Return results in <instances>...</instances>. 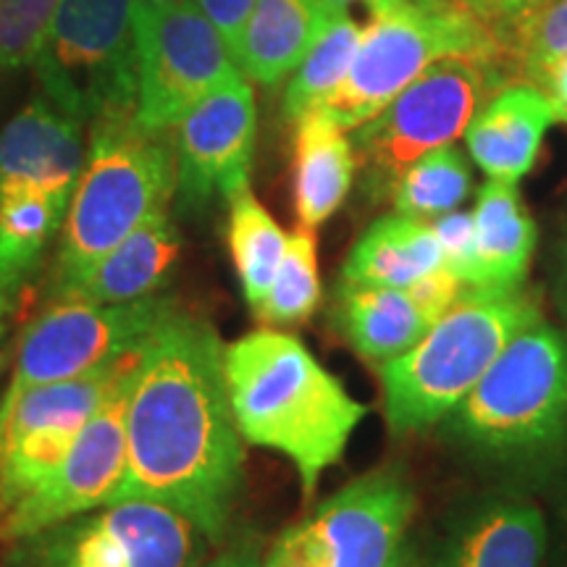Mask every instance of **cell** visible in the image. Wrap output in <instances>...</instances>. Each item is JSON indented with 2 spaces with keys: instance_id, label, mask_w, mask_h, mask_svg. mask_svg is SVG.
<instances>
[{
  "instance_id": "cell-1",
  "label": "cell",
  "mask_w": 567,
  "mask_h": 567,
  "mask_svg": "<svg viewBox=\"0 0 567 567\" xmlns=\"http://www.w3.org/2000/svg\"><path fill=\"white\" fill-rule=\"evenodd\" d=\"M221 337L179 308L147 337L126 405L118 499L158 502L221 544L245 484V450Z\"/></svg>"
},
{
  "instance_id": "cell-2",
  "label": "cell",
  "mask_w": 567,
  "mask_h": 567,
  "mask_svg": "<svg viewBox=\"0 0 567 567\" xmlns=\"http://www.w3.org/2000/svg\"><path fill=\"white\" fill-rule=\"evenodd\" d=\"M439 425L507 492L555 488L567 471V331L544 318L526 326Z\"/></svg>"
},
{
  "instance_id": "cell-3",
  "label": "cell",
  "mask_w": 567,
  "mask_h": 567,
  "mask_svg": "<svg viewBox=\"0 0 567 567\" xmlns=\"http://www.w3.org/2000/svg\"><path fill=\"white\" fill-rule=\"evenodd\" d=\"M224 368L239 436L287 457L302 494H313L323 473L344 457L368 408L287 331L239 337L224 350Z\"/></svg>"
},
{
  "instance_id": "cell-4",
  "label": "cell",
  "mask_w": 567,
  "mask_h": 567,
  "mask_svg": "<svg viewBox=\"0 0 567 567\" xmlns=\"http://www.w3.org/2000/svg\"><path fill=\"white\" fill-rule=\"evenodd\" d=\"M538 318L542 305L526 287H467L421 342L379 365L389 431L410 436L442 423L505 347Z\"/></svg>"
},
{
  "instance_id": "cell-5",
  "label": "cell",
  "mask_w": 567,
  "mask_h": 567,
  "mask_svg": "<svg viewBox=\"0 0 567 567\" xmlns=\"http://www.w3.org/2000/svg\"><path fill=\"white\" fill-rule=\"evenodd\" d=\"M176 195L174 132H147L134 113L92 122L90 153L61 226L51 292L59 295Z\"/></svg>"
},
{
  "instance_id": "cell-6",
  "label": "cell",
  "mask_w": 567,
  "mask_h": 567,
  "mask_svg": "<svg viewBox=\"0 0 567 567\" xmlns=\"http://www.w3.org/2000/svg\"><path fill=\"white\" fill-rule=\"evenodd\" d=\"M492 24L460 0H394L371 11L344 82L313 111L352 132L439 61L494 63Z\"/></svg>"
},
{
  "instance_id": "cell-7",
  "label": "cell",
  "mask_w": 567,
  "mask_h": 567,
  "mask_svg": "<svg viewBox=\"0 0 567 567\" xmlns=\"http://www.w3.org/2000/svg\"><path fill=\"white\" fill-rule=\"evenodd\" d=\"M34 71L42 95L80 124L134 113V0H61Z\"/></svg>"
},
{
  "instance_id": "cell-8",
  "label": "cell",
  "mask_w": 567,
  "mask_h": 567,
  "mask_svg": "<svg viewBox=\"0 0 567 567\" xmlns=\"http://www.w3.org/2000/svg\"><path fill=\"white\" fill-rule=\"evenodd\" d=\"M492 63L446 59L425 69L371 122L352 130L365 193L392 197L400 176L417 158L463 137L494 90Z\"/></svg>"
},
{
  "instance_id": "cell-9",
  "label": "cell",
  "mask_w": 567,
  "mask_h": 567,
  "mask_svg": "<svg viewBox=\"0 0 567 567\" xmlns=\"http://www.w3.org/2000/svg\"><path fill=\"white\" fill-rule=\"evenodd\" d=\"M210 544L172 507L118 499L17 538L6 567H200Z\"/></svg>"
},
{
  "instance_id": "cell-10",
  "label": "cell",
  "mask_w": 567,
  "mask_h": 567,
  "mask_svg": "<svg viewBox=\"0 0 567 567\" xmlns=\"http://www.w3.org/2000/svg\"><path fill=\"white\" fill-rule=\"evenodd\" d=\"M137 101L134 122L147 132H174L203 97L239 80L234 51L193 0L134 3Z\"/></svg>"
},
{
  "instance_id": "cell-11",
  "label": "cell",
  "mask_w": 567,
  "mask_h": 567,
  "mask_svg": "<svg viewBox=\"0 0 567 567\" xmlns=\"http://www.w3.org/2000/svg\"><path fill=\"white\" fill-rule=\"evenodd\" d=\"M172 310L176 302L166 295L118 305L55 297L21 334L6 394L80 379L118 363L145 344Z\"/></svg>"
},
{
  "instance_id": "cell-12",
  "label": "cell",
  "mask_w": 567,
  "mask_h": 567,
  "mask_svg": "<svg viewBox=\"0 0 567 567\" xmlns=\"http://www.w3.org/2000/svg\"><path fill=\"white\" fill-rule=\"evenodd\" d=\"M145 347V344H142ZM137 350L109 368L3 394L0 400V515L17 507L59 471L84 423L122 375L140 360Z\"/></svg>"
},
{
  "instance_id": "cell-13",
  "label": "cell",
  "mask_w": 567,
  "mask_h": 567,
  "mask_svg": "<svg viewBox=\"0 0 567 567\" xmlns=\"http://www.w3.org/2000/svg\"><path fill=\"white\" fill-rule=\"evenodd\" d=\"M137 363L113 384L101 408L84 423L59 471L3 515V538L17 542L53 523L116 502L126 476V405Z\"/></svg>"
},
{
  "instance_id": "cell-14",
  "label": "cell",
  "mask_w": 567,
  "mask_h": 567,
  "mask_svg": "<svg viewBox=\"0 0 567 567\" xmlns=\"http://www.w3.org/2000/svg\"><path fill=\"white\" fill-rule=\"evenodd\" d=\"M417 509L405 465L375 467L302 520L323 567H392Z\"/></svg>"
},
{
  "instance_id": "cell-15",
  "label": "cell",
  "mask_w": 567,
  "mask_h": 567,
  "mask_svg": "<svg viewBox=\"0 0 567 567\" xmlns=\"http://www.w3.org/2000/svg\"><path fill=\"white\" fill-rule=\"evenodd\" d=\"M258 111L247 76L203 97L176 124V197L182 210H203L250 187Z\"/></svg>"
},
{
  "instance_id": "cell-16",
  "label": "cell",
  "mask_w": 567,
  "mask_h": 567,
  "mask_svg": "<svg viewBox=\"0 0 567 567\" xmlns=\"http://www.w3.org/2000/svg\"><path fill=\"white\" fill-rule=\"evenodd\" d=\"M549 523L526 494H486L446 520L431 567H547Z\"/></svg>"
},
{
  "instance_id": "cell-17",
  "label": "cell",
  "mask_w": 567,
  "mask_h": 567,
  "mask_svg": "<svg viewBox=\"0 0 567 567\" xmlns=\"http://www.w3.org/2000/svg\"><path fill=\"white\" fill-rule=\"evenodd\" d=\"M82 166V124L45 95L0 132V195L32 189L69 203Z\"/></svg>"
},
{
  "instance_id": "cell-18",
  "label": "cell",
  "mask_w": 567,
  "mask_h": 567,
  "mask_svg": "<svg viewBox=\"0 0 567 567\" xmlns=\"http://www.w3.org/2000/svg\"><path fill=\"white\" fill-rule=\"evenodd\" d=\"M559 124L547 92L515 84L494 92L465 130L467 153L488 179L517 184L542 153L544 137Z\"/></svg>"
},
{
  "instance_id": "cell-19",
  "label": "cell",
  "mask_w": 567,
  "mask_h": 567,
  "mask_svg": "<svg viewBox=\"0 0 567 567\" xmlns=\"http://www.w3.org/2000/svg\"><path fill=\"white\" fill-rule=\"evenodd\" d=\"M179 229L163 208L142 221L124 243L105 252L90 271L53 295V300L71 297V300L118 305L161 295V287L179 260Z\"/></svg>"
},
{
  "instance_id": "cell-20",
  "label": "cell",
  "mask_w": 567,
  "mask_h": 567,
  "mask_svg": "<svg viewBox=\"0 0 567 567\" xmlns=\"http://www.w3.org/2000/svg\"><path fill=\"white\" fill-rule=\"evenodd\" d=\"M344 9L326 0H258L234 59L247 80L281 84Z\"/></svg>"
},
{
  "instance_id": "cell-21",
  "label": "cell",
  "mask_w": 567,
  "mask_h": 567,
  "mask_svg": "<svg viewBox=\"0 0 567 567\" xmlns=\"http://www.w3.org/2000/svg\"><path fill=\"white\" fill-rule=\"evenodd\" d=\"M476 266L471 287L517 289L526 287L534 260L538 229L517 193V184L488 179L476 195Z\"/></svg>"
},
{
  "instance_id": "cell-22",
  "label": "cell",
  "mask_w": 567,
  "mask_h": 567,
  "mask_svg": "<svg viewBox=\"0 0 567 567\" xmlns=\"http://www.w3.org/2000/svg\"><path fill=\"white\" fill-rule=\"evenodd\" d=\"M331 323L368 363L384 365L405 354L431 329L408 289L358 287L339 281Z\"/></svg>"
},
{
  "instance_id": "cell-23",
  "label": "cell",
  "mask_w": 567,
  "mask_h": 567,
  "mask_svg": "<svg viewBox=\"0 0 567 567\" xmlns=\"http://www.w3.org/2000/svg\"><path fill=\"white\" fill-rule=\"evenodd\" d=\"M354 179V147L321 111L297 118L295 205L305 229H318L342 208Z\"/></svg>"
},
{
  "instance_id": "cell-24",
  "label": "cell",
  "mask_w": 567,
  "mask_h": 567,
  "mask_svg": "<svg viewBox=\"0 0 567 567\" xmlns=\"http://www.w3.org/2000/svg\"><path fill=\"white\" fill-rule=\"evenodd\" d=\"M442 266V247L431 224L392 213L373 221L354 243L339 281L405 289Z\"/></svg>"
},
{
  "instance_id": "cell-25",
  "label": "cell",
  "mask_w": 567,
  "mask_h": 567,
  "mask_svg": "<svg viewBox=\"0 0 567 567\" xmlns=\"http://www.w3.org/2000/svg\"><path fill=\"white\" fill-rule=\"evenodd\" d=\"M69 203L32 189L0 195V297L13 308L61 231Z\"/></svg>"
},
{
  "instance_id": "cell-26",
  "label": "cell",
  "mask_w": 567,
  "mask_h": 567,
  "mask_svg": "<svg viewBox=\"0 0 567 567\" xmlns=\"http://www.w3.org/2000/svg\"><path fill=\"white\" fill-rule=\"evenodd\" d=\"M229 247L245 300L255 313L264 305L279 271L287 234L250 187L239 189L229 200Z\"/></svg>"
},
{
  "instance_id": "cell-27",
  "label": "cell",
  "mask_w": 567,
  "mask_h": 567,
  "mask_svg": "<svg viewBox=\"0 0 567 567\" xmlns=\"http://www.w3.org/2000/svg\"><path fill=\"white\" fill-rule=\"evenodd\" d=\"M471 163L455 142H450L425 153L400 176L392 193L394 213L431 224L457 210L471 195Z\"/></svg>"
},
{
  "instance_id": "cell-28",
  "label": "cell",
  "mask_w": 567,
  "mask_h": 567,
  "mask_svg": "<svg viewBox=\"0 0 567 567\" xmlns=\"http://www.w3.org/2000/svg\"><path fill=\"white\" fill-rule=\"evenodd\" d=\"M360 30L350 13L339 11L300 66L292 71V80L284 92V113L287 118H302L305 113L321 105L326 97L344 82L360 45Z\"/></svg>"
},
{
  "instance_id": "cell-29",
  "label": "cell",
  "mask_w": 567,
  "mask_h": 567,
  "mask_svg": "<svg viewBox=\"0 0 567 567\" xmlns=\"http://www.w3.org/2000/svg\"><path fill=\"white\" fill-rule=\"evenodd\" d=\"M321 292L316 231L300 226L287 234L281 266L255 316L268 326H300L316 313Z\"/></svg>"
},
{
  "instance_id": "cell-30",
  "label": "cell",
  "mask_w": 567,
  "mask_h": 567,
  "mask_svg": "<svg viewBox=\"0 0 567 567\" xmlns=\"http://www.w3.org/2000/svg\"><path fill=\"white\" fill-rule=\"evenodd\" d=\"M509 27H515V59L523 76L544 90L551 71L567 55V0H544Z\"/></svg>"
},
{
  "instance_id": "cell-31",
  "label": "cell",
  "mask_w": 567,
  "mask_h": 567,
  "mask_svg": "<svg viewBox=\"0 0 567 567\" xmlns=\"http://www.w3.org/2000/svg\"><path fill=\"white\" fill-rule=\"evenodd\" d=\"M61 0H0V76L34 66Z\"/></svg>"
},
{
  "instance_id": "cell-32",
  "label": "cell",
  "mask_w": 567,
  "mask_h": 567,
  "mask_svg": "<svg viewBox=\"0 0 567 567\" xmlns=\"http://www.w3.org/2000/svg\"><path fill=\"white\" fill-rule=\"evenodd\" d=\"M431 229H434L439 247H442V264L446 271H452L471 287L473 266H476V224H473V213L452 210L446 216L434 218Z\"/></svg>"
},
{
  "instance_id": "cell-33",
  "label": "cell",
  "mask_w": 567,
  "mask_h": 567,
  "mask_svg": "<svg viewBox=\"0 0 567 567\" xmlns=\"http://www.w3.org/2000/svg\"><path fill=\"white\" fill-rule=\"evenodd\" d=\"M405 289L408 295L413 297L417 310H421V313L431 321V326H434L439 318H444L452 308H455V302L463 297L467 284L442 266L436 268L434 274L423 276V279H417Z\"/></svg>"
},
{
  "instance_id": "cell-34",
  "label": "cell",
  "mask_w": 567,
  "mask_h": 567,
  "mask_svg": "<svg viewBox=\"0 0 567 567\" xmlns=\"http://www.w3.org/2000/svg\"><path fill=\"white\" fill-rule=\"evenodd\" d=\"M195 9L216 27L231 51H237L243 32L258 0H193Z\"/></svg>"
},
{
  "instance_id": "cell-35",
  "label": "cell",
  "mask_w": 567,
  "mask_h": 567,
  "mask_svg": "<svg viewBox=\"0 0 567 567\" xmlns=\"http://www.w3.org/2000/svg\"><path fill=\"white\" fill-rule=\"evenodd\" d=\"M264 567H323L302 523L287 528L264 557Z\"/></svg>"
},
{
  "instance_id": "cell-36",
  "label": "cell",
  "mask_w": 567,
  "mask_h": 567,
  "mask_svg": "<svg viewBox=\"0 0 567 567\" xmlns=\"http://www.w3.org/2000/svg\"><path fill=\"white\" fill-rule=\"evenodd\" d=\"M555 528H549L547 567H567V471L555 486Z\"/></svg>"
},
{
  "instance_id": "cell-37",
  "label": "cell",
  "mask_w": 567,
  "mask_h": 567,
  "mask_svg": "<svg viewBox=\"0 0 567 567\" xmlns=\"http://www.w3.org/2000/svg\"><path fill=\"white\" fill-rule=\"evenodd\" d=\"M544 0H471V9L486 19L488 24H513L520 17H526L538 9Z\"/></svg>"
},
{
  "instance_id": "cell-38",
  "label": "cell",
  "mask_w": 567,
  "mask_h": 567,
  "mask_svg": "<svg viewBox=\"0 0 567 567\" xmlns=\"http://www.w3.org/2000/svg\"><path fill=\"white\" fill-rule=\"evenodd\" d=\"M200 567H264V551H260L258 538L245 536Z\"/></svg>"
},
{
  "instance_id": "cell-39",
  "label": "cell",
  "mask_w": 567,
  "mask_h": 567,
  "mask_svg": "<svg viewBox=\"0 0 567 567\" xmlns=\"http://www.w3.org/2000/svg\"><path fill=\"white\" fill-rule=\"evenodd\" d=\"M544 92H547L551 105H555L557 122L567 124V55L557 63L555 71H551V76H549V82H547V87H544Z\"/></svg>"
},
{
  "instance_id": "cell-40",
  "label": "cell",
  "mask_w": 567,
  "mask_h": 567,
  "mask_svg": "<svg viewBox=\"0 0 567 567\" xmlns=\"http://www.w3.org/2000/svg\"><path fill=\"white\" fill-rule=\"evenodd\" d=\"M555 295H557V305L563 310V316L567 318V239L559 250V260H557V274H555Z\"/></svg>"
},
{
  "instance_id": "cell-41",
  "label": "cell",
  "mask_w": 567,
  "mask_h": 567,
  "mask_svg": "<svg viewBox=\"0 0 567 567\" xmlns=\"http://www.w3.org/2000/svg\"><path fill=\"white\" fill-rule=\"evenodd\" d=\"M392 567H423L421 559H417L415 549L410 547V544L405 542V547L400 549V555H396V559L392 563Z\"/></svg>"
},
{
  "instance_id": "cell-42",
  "label": "cell",
  "mask_w": 567,
  "mask_h": 567,
  "mask_svg": "<svg viewBox=\"0 0 567 567\" xmlns=\"http://www.w3.org/2000/svg\"><path fill=\"white\" fill-rule=\"evenodd\" d=\"M326 3L337 6V9H347V6H350V3H358V0H326ZM360 3H368V6H371V11H381V9H386V6H392L394 0H360Z\"/></svg>"
},
{
  "instance_id": "cell-43",
  "label": "cell",
  "mask_w": 567,
  "mask_h": 567,
  "mask_svg": "<svg viewBox=\"0 0 567 567\" xmlns=\"http://www.w3.org/2000/svg\"><path fill=\"white\" fill-rule=\"evenodd\" d=\"M11 305L0 297V347H3V334H6V318H9Z\"/></svg>"
},
{
  "instance_id": "cell-44",
  "label": "cell",
  "mask_w": 567,
  "mask_h": 567,
  "mask_svg": "<svg viewBox=\"0 0 567 567\" xmlns=\"http://www.w3.org/2000/svg\"><path fill=\"white\" fill-rule=\"evenodd\" d=\"M137 6H174L182 3V0H134Z\"/></svg>"
},
{
  "instance_id": "cell-45",
  "label": "cell",
  "mask_w": 567,
  "mask_h": 567,
  "mask_svg": "<svg viewBox=\"0 0 567 567\" xmlns=\"http://www.w3.org/2000/svg\"><path fill=\"white\" fill-rule=\"evenodd\" d=\"M460 3H465V6H467V3H471V0H460ZM467 9H471V6H467Z\"/></svg>"
}]
</instances>
